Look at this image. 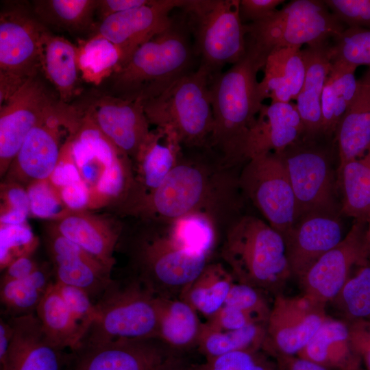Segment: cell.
<instances>
[{
	"instance_id": "6da1fadb",
	"label": "cell",
	"mask_w": 370,
	"mask_h": 370,
	"mask_svg": "<svg viewBox=\"0 0 370 370\" xmlns=\"http://www.w3.org/2000/svg\"><path fill=\"white\" fill-rule=\"evenodd\" d=\"M219 164L184 158L151 193L126 211L145 221L168 224L193 214H204L227 226L241 214L243 195L238 176Z\"/></svg>"
},
{
	"instance_id": "7a4b0ae2",
	"label": "cell",
	"mask_w": 370,
	"mask_h": 370,
	"mask_svg": "<svg viewBox=\"0 0 370 370\" xmlns=\"http://www.w3.org/2000/svg\"><path fill=\"white\" fill-rule=\"evenodd\" d=\"M265 62L247 45L238 62L210 80L213 126L208 147L217 151L219 162L226 168L244 162L246 139L263 104L257 76Z\"/></svg>"
},
{
	"instance_id": "3957f363",
	"label": "cell",
	"mask_w": 370,
	"mask_h": 370,
	"mask_svg": "<svg viewBox=\"0 0 370 370\" xmlns=\"http://www.w3.org/2000/svg\"><path fill=\"white\" fill-rule=\"evenodd\" d=\"M183 20L140 45L108 79L110 95L143 103L190 73L195 49Z\"/></svg>"
},
{
	"instance_id": "277c9868",
	"label": "cell",
	"mask_w": 370,
	"mask_h": 370,
	"mask_svg": "<svg viewBox=\"0 0 370 370\" xmlns=\"http://www.w3.org/2000/svg\"><path fill=\"white\" fill-rule=\"evenodd\" d=\"M221 254L237 282L274 297L292 277L282 236L253 215L241 214L227 227Z\"/></svg>"
},
{
	"instance_id": "5b68a950",
	"label": "cell",
	"mask_w": 370,
	"mask_h": 370,
	"mask_svg": "<svg viewBox=\"0 0 370 370\" xmlns=\"http://www.w3.org/2000/svg\"><path fill=\"white\" fill-rule=\"evenodd\" d=\"M151 223L132 243L135 278L156 296L171 297L174 293L180 297L208 264L209 256L182 245L165 224Z\"/></svg>"
},
{
	"instance_id": "8992f818",
	"label": "cell",
	"mask_w": 370,
	"mask_h": 370,
	"mask_svg": "<svg viewBox=\"0 0 370 370\" xmlns=\"http://www.w3.org/2000/svg\"><path fill=\"white\" fill-rule=\"evenodd\" d=\"M210 80L199 66L156 97L143 102L149 124L172 131L182 145L208 147L213 126Z\"/></svg>"
},
{
	"instance_id": "52a82bcc",
	"label": "cell",
	"mask_w": 370,
	"mask_h": 370,
	"mask_svg": "<svg viewBox=\"0 0 370 370\" xmlns=\"http://www.w3.org/2000/svg\"><path fill=\"white\" fill-rule=\"evenodd\" d=\"M240 0H185L180 8L201 58L199 66L210 79L227 64L238 62L247 50L246 31Z\"/></svg>"
},
{
	"instance_id": "ba28073f",
	"label": "cell",
	"mask_w": 370,
	"mask_h": 370,
	"mask_svg": "<svg viewBox=\"0 0 370 370\" xmlns=\"http://www.w3.org/2000/svg\"><path fill=\"white\" fill-rule=\"evenodd\" d=\"M95 306L97 317L79 347L120 338H158L156 296L137 278L125 283L112 280Z\"/></svg>"
},
{
	"instance_id": "9c48e42d",
	"label": "cell",
	"mask_w": 370,
	"mask_h": 370,
	"mask_svg": "<svg viewBox=\"0 0 370 370\" xmlns=\"http://www.w3.org/2000/svg\"><path fill=\"white\" fill-rule=\"evenodd\" d=\"M245 27L247 44L266 59L280 48L328 42L346 28L319 0L291 1L267 18Z\"/></svg>"
},
{
	"instance_id": "30bf717a",
	"label": "cell",
	"mask_w": 370,
	"mask_h": 370,
	"mask_svg": "<svg viewBox=\"0 0 370 370\" xmlns=\"http://www.w3.org/2000/svg\"><path fill=\"white\" fill-rule=\"evenodd\" d=\"M238 183L244 197L284 237L297 219V209L282 153H268L247 160Z\"/></svg>"
},
{
	"instance_id": "8fae6325",
	"label": "cell",
	"mask_w": 370,
	"mask_h": 370,
	"mask_svg": "<svg viewBox=\"0 0 370 370\" xmlns=\"http://www.w3.org/2000/svg\"><path fill=\"white\" fill-rule=\"evenodd\" d=\"M64 103L42 71L0 104V173L6 174L29 132Z\"/></svg>"
},
{
	"instance_id": "7c38bea8",
	"label": "cell",
	"mask_w": 370,
	"mask_h": 370,
	"mask_svg": "<svg viewBox=\"0 0 370 370\" xmlns=\"http://www.w3.org/2000/svg\"><path fill=\"white\" fill-rule=\"evenodd\" d=\"M82 114L75 105L64 103L54 113L35 126L25 137L6 174L7 181L27 182L48 180L64 143L63 135H72Z\"/></svg>"
},
{
	"instance_id": "4fadbf2b",
	"label": "cell",
	"mask_w": 370,
	"mask_h": 370,
	"mask_svg": "<svg viewBox=\"0 0 370 370\" xmlns=\"http://www.w3.org/2000/svg\"><path fill=\"white\" fill-rule=\"evenodd\" d=\"M47 29L24 2L4 3L0 13V76L24 84L42 71Z\"/></svg>"
},
{
	"instance_id": "5bb4252c",
	"label": "cell",
	"mask_w": 370,
	"mask_h": 370,
	"mask_svg": "<svg viewBox=\"0 0 370 370\" xmlns=\"http://www.w3.org/2000/svg\"><path fill=\"white\" fill-rule=\"evenodd\" d=\"M281 153L295 197L297 219L310 213L338 215L333 174L326 156L303 139Z\"/></svg>"
},
{
	"instance_id": "9a60e30c",
	"label": "cell",
	"mask_w": 370,
	"mask_h": 370,
	"mask_svg": "<svg viewBox=\"0 0 370 370\" xmlns=\"http://www.w3.org/2000/svg\"><path fill=\"white\" fill-rule=\"evenodd\" d=\"M367 224V220H355L343 240L320 257L299 280L305 297L325 307L339 293L352 269L369 262L365 248Z\"/></svg>"
},
{
	"instance_id": "2e32d148",
	"label": "cell",
	"mask_w": 370,
	"mask_h": 370,
	"mask_svg": "<svg viewBox=\"0 0 370 370\" xmlns=\"http://www.w3.org/2000/svg\"><path fill=\"white\" fill-rule=\"evenodd\" d=\"M325 308L304 295L274 297L262 348L278 356L297 354L328 317Z\"/></svg>"
},
{
	"instance_id": "e0dca14e",
	"label": "cell",
	"mask_w": 370,
	"mask_h": 370,
	"mask_svg": "<svg viewBox=\"0 0 370 370\" xmlns=\"http://www.w3.org/2000/svg\"><path fill=\"white\" fill-rule=\"evenodd\" d=\"M132 160L149 132L143 102L95 92L76 106Z\"/></svg>"
},
{
	"instance_id": "ac0fdd59",
	"label": "cell",
	"mask_w": 370,
	"mask_h": 370,
	"mask_svg": "<svg viewBox=\"0 0 370 370\" xmlns=\"http://www.w3.org/2000/svg\"><path fill=\"white\" fill-rule=\"evenodd\" d=\"M158 338L115 339L71 351L72 370H154L174 356Z\"/></svg>"
},
{
	"instance_id": "d6986e66",
	"label": "cell",
	"mask_w": 370,
	"mask_h": 370,
	"mask_svg": "<svg viewBox=\"0 0 370 370\" xmlns=\"http://www.w3.org/2000/svg\"><path fill=\"white\" fill-rule=\"evenodd\" d=\"M184 2L185 0H150L142 6L104 18L95 35L107 39L119 49L121 66L140 45L170 27L173 22L171 12L180 8Z\"/></svg>"
},
{
	"instance_id": "ffe728a7",
	"label": "cell",
	"mask_w": 370,
	"mask_h": 370,
	"mask_svg": "<svg viewBox=\"0 0 370 370\" xmlns=\"http://www.w3.org/2000/svg\"><path fill=\"white\" fill-rule=\"evenodd\" d=\"M343 238L338 215L310 213L298 219L283 237L292 277L299 280L320 257Z\"/></svg>"
},
{
	"instance_id": "44dd1931",
	"label": "cell",
	"mask_w": 370,
	"mask_h": 370,
	"mask_svg": "<svg viewBox=\"0 0 370 370\" xmlns=\"http://www.w3.org/2000/svg\"><path fill=\"white\" fill-rule=\"evenodd\" d=\"M47 247L54 265L55 281L84 290L95 303L112 281V269L52 227Z\"/></svg>"
},
{
	"instance_id": "7402d4cb",
	"label": "cell",
	"mask_w": 370,
	"mask_h": 370,
	"mask_svg": "<svg viewBox=\"0 0 370 370\" xmlns=\"http://www.w3.org/2000/svg\"><path fill=\"white\" fill-rule=\"evenodd\" d=\"M304 136V127L295 103L262 104L246 139L244 163L262 154L282 153Z\"/></svg>"
},
{
	"instance_id": "603a6c76",
	"label": "cell",
	"mask_w": 370,
	"mask_h": 370,
	"mask_svg": "<svg viewBox=\"0 0 370 370\" xmlns=\"http://www.w3.org/2000/svg\"><path fill=\"white\" fill-rule=\"evenodd\" d=\"M9 319L13 336L1 370H61L63 350L50 341L35 313Z\"/></svg>"
},
{
	"instance_id": "cb8c5ba5",
	"label": "cell",
	"mask_w": 370,
	"mask_h": 370,
	"mask_svg": "<svg viewBox=\"0 0 370 370\" xmlns=\"http://www.w3.org/2000/svg\"><path fill=\"white\" fill-rule=\"evenodd\" d=\"M178 137L172 131L156 127L150 132L133 160L136 200L156 189L182 156Z\"/></svg>"
},
{
	"instance_id": "d4e9b609",
	"label": "cell",
	"mask_w": 370,
	"mask_h": 370,
	"mask_svg": "<svg viewBox=\"0 0 370 370\" xmlns=\"http://www.w3.org/2000/svg\"><path fill=\"white\" fill-rule=\"evenodd\" d=\"M52 227L112 269L114 251L121 235L120 226L86 210L70 211Z\"/></svg>"
},
{
	"instance_id": "484cf974",
	"label": "cell",
	"mask_w": 370,
	"mask_h": 370,
	"mask_svg": "<svg viewBox=\"0 0 370 370\" xmlns=\"http://www.w3.org/2000/svg\"><path fill=\"white\" fill-rule=\"evenodd\" d=\"M330 45L328 41L302 49L306 75L295 105L304 127V140H312L321 134V100L331 68Z\"/></svg>"
},
{
	"instance_id": "4316f807",
	"label": "cell",
	"mask_w": 370,
	"mask_h": 370,
	"mask_svg": "<svg viewBox=\"0 0 370 370\" xmlns=\"http://www.w3.org/2000/svg\"><path fill=\"white\" fill-rule=\"evenodd\" d=\"M264 76L259 82L263 101L290 103L295 101L304 84L306 64L302 49L283 47L271 52L263 67Z\"/></svg>"
},
{
	"instance_id": "83f0119b",
	"label": "cell",
	"mask_w": 370,
	"mask_h": 370,
	"mask_svg": "<svg viewBox=\"0 0 370 370\" xmlns=\"http://www.w3.org/2000/svg\"><path fill=\"white\" fill-rule=\"evenodd\" d=\"M340 166L362 156L370 146V68L358 79L356 93L335 132Z\"/></svg>"
},
{
	"instance_id": "f1b7e54d",
	"label": "cell",
	"mask_w": 370,
	"mask_h": 370,
	"mask_svg": "<svg viewBox=\"0 0 370 370\" xmlns=\"http://www.w3.org/2000/svg\"><path fill=\"white\" fill-rule=\"evenodd\" d=\"M41 69L60 101L69 103L79 89L78 47L47 29L42 38Z\"/></svg>"
},
{
	"instance_id": "f546056e",
	"label": "cell",
	"mask_w": 370,
	"mask_h": 370,
	"mask_svg": "<svg viewBox=\"0 0 370 370\" xmlns=\"http://www.w3.org/2000/svg\"><path fill=\"white\" fill-rule=\"evenodd\" d=\"M156 299L158 338L172 349L197 346L203 325L197 312L180 298L156 296Z\"/></svg>"
},
{
	"instance_id": "4dcf8cb0",
	"label": "cell",
	"mask_w": 370,
	"mask_h": 370,
	"mask_svg": "<svg viewBox=\"0 0 370 370\" xmlns=\"http://www.w3.org/2000/svg\"><path fill=\"white\" fill-rule=\"evenodd\" d=\"M50 341L61 350L74 351L84 334L57 291L54 282L49 286L35 312Z\"/></svg>"
},
{
	"instance_id": "1f68e13d",
	"label": "cell",
	"mask_w": 370,
	"mask_h": 370,
	"mask_svg": "<svg viewBox=\"0 0 370 370\" xmlns=\"http://www.w3.org/2000/svg\"><path fill=\"white\" fill-rule=\"evenodd\" d=\"M297 355L325 367L347 364L353 356L358 354L352 345L348 323L327 317Z\"/></svg>"
},
{
	"instance_id": "d6a6232c",
	"label": "cell",
	"mask_w": 370,
	"mask_h": 370,
	"mask_svg": "<svg viewBox=\"0 0 370 370\" xmlns=\"http://www.w3.org/2000/svg\"><path fill=\"white\" fill-rule=\"evenodd\" d=\"M356 69L331 62V68L323 90L321 100V134H335L338 124L353 100L358 88Z\"/></svg>"
},
{
	"instance_id": "836d02e7",
	"label": "cell",
	"mask_w": 370,
	"mask_h": 370,
	"mask_svg": "<svg viewBox=\"0 0 370 370\" xmlns=\"http://www.w3.org/2000/svg\"><path fill=\"white\" fill-rule=\"evenodd\" d=\"M234 278L221 263H208L182 292L180 299L207 318L224 304Z\"/></svg>"
},
{
	"instance_id": "e575fe53",
	"label": "cell",
	"mask_w": 370,
	"mask_h": 370,
	"mask_svg": "<svg viewBox=\"0 0 370 370\" xmlns=\"http://www.w3.org/2000/svg\"><path fill=\"white\" fill-rule=\"evenodd\" d=\"M343 190L341 212L355 220L370 216V146L365 153L339 166Z\"/></svg>"
},
{
	"instance_id": "d590c367",
	"label": "cell",
	"mask_w": 370,
	"mask_h": 370,
	"mask_svg": "<svg viewBox=\"0 0 370 370\" xmlns=\"http://www.w3.org/2000/svg\"><path fill=\"white\" fill-rule=\"evenodd\" d=\"M98 3L97 0H37L33 1L32 9L44 25L79 32L94 26Z\"/></svg>"
},
{
	"instance_id": "8d00e7d4",
	"label": "cell",
	"mask_w": 370,
	"mask_h": 370,
	"mask_svg": "<svg viewBox=\"0 0 370 370\" xmlns=\"http://www.w3.org/2000/svg\"><path fill=\"white\" fill-rule=\"evenodd\" d=\"M266 324L252 323L238 330H214L203 323L197 347L206 359L236 351H257L262 347Z\"/></svg>"
},
{
	"instance_id": "74e56055",
	"label": "cell",
	"mask_w": 370,
	"mask_h": 370,
	"mask_svg": "<svg viewBox=\"0 0 370 370\" xmlns=\"http://www.w3.org/2000/svg\"><path fill=\"white\" fill-rule=\"evenodd\" d=\"M52 282L40 267L26 278L1 282V303L10 317L34 314Z\"/></svg>"
},
{
	"instance_id": "f35d334b",
	"label": "cell",
	"mask_w": 370,
	"mask_h": 370,
	"mask_svg": "<svg viewBox=\"0 0 370 370\" xmlns=\"http://www.w3.org/2000/svg\"><path fill=\"white\" fill-rule=\"evenodd\" d=\"M78 51L81 75L89 82L99 84L110 76L121 62L119 49L97 35L83 41Z\"/></svg>"
},
{
	"instance_id": "ab89813d",
	"label": "cell",
	"mask_w": 370,
	"mask_h": 370,
	"mask_svg": "<svg viewBox=\"0 0 370 370\" xmlns=\"http://www.w3.org/2000/svg\"><path fill=\"white\" fill-rule=\"evenodd\" d=\"M357 268L331 301L347 323L370 321V262Z\"/></svg>"
},
{
	"instance_id": "60d3db41",
	"label": "cell",
	"mask_w": 370,
	"mask_h": 370,
	"mask_svg": "<svg viewBox=\"0 0 370 370\" xmlns=\"http://www.w3.org/2000/svg\"><path fill=\"white\" fill-rule=\"evenodd\" d=\"M165 225L174 239L184 247L208 256L212 252L219 225L210 216L193 214Z\"/></svg>"
},
{
	"instance_id": "b9f144b4",
	"label": "cell",
	"mask_w": 370,
	"mask_h": 370,
	"mask_svg": "<svg viewBox=\"0 0 370 370\" xmlns=\"http://www.w3.org/2000/svg\"><path fill=\"white\" fill-rule=\"evenodd\" d=\"M330 44L331 62H341L357 69L370 68V29L346 27Z\"/></svg>"
},
{
	"instance_id": "7bdbcfd3",
	"label": "cell",
	"mask_w": 370,
	"mask_h": 370,
	"mask_svg": "<svg viewBox=\"0 0 370 370\" xmlns=\"http://www.w3.org/2000/svg\"><path fill=\"white\" fill-rule=\"evenodd\" d=\"M26 190L30 214L35 217L58 221L71 211L64 206L59 191L49 180L32 182L27 185Z\"/></svg>"
},
{
	"instance_id": "ee69618b",
	"label": "cell",
	"mask_w": 370,
	"mask_h": 370,
	"mask_svg": "<svg viewBox=\"0 0 370 370\" xmlns=\"http://www.w3.org/2000/svg\"><path fill=\"white\" fill-rule=\"evenodd\" d=\"M262 293L251 286L234 282L224 305L243 311L257 323L267 324L271 306L269 305Z\"/></svg>"
},
{
	"instance_id": "f6af8a7d",
	"label": "cell",
	"mask_w": 370,
	"mask_h": 370,
	"mask_svg": "<svg viewBox=\"0 0 370 370\" xmlns=\"http://www.w3.org/2000/svg\"><path fill=\"white\" fill-rule=\"evenodd\" d=\"M34 235L27 223L20 225H0L1 267L5 269L13 261L12 253L16 258L28 255L34 245Z\"/></svg>"
},
{
	"instance_id": "bcb514c9",
	"label": "cell",
	"mask_w": 370,
	"mask_h": 370,
	"mask_svg": "<svg viewBox=\"0 0 370 370\" xmlns=\"http://www.w3.org/2000/svg\"><path fill=\"white\" fill-rule=\"evenodd\" d=\"M54 284L68 309L83 328L85 334L97 317L95 303L90 295L80 288L56 281Z\"/></svg>"
},
{
	"instance_id": "7dc6e473",
	"label": "cell",
	"mask_w": 370,
	"mask_h": 370,
	"mask_svg": "<svg viewBox=\"0 0 370 370\" xmlns=\"http://www.w3.org/2000/svg\"><path fill=\"white\" fill-rule=\"evenodd\" d=\"M257 351H236L206 359L192 370H270Z\"/></svg>"
},
{
	"instance_id": "c3c4849f",
	"label": "cell",
	"mask_w": 370,
	"mask_h": 370,
	"mask_svg": "<svg viewBox=\"0 0 370 370\" xmlns=\"http://www.w3.org/2000/svg\"><path fill=\"white\" fill-rule=\"evenodd\" d=\"M324 3L347 27L370 29V0H325Z\"/></svg>"
},
{
	"instance_id": "681fc988",
	"label": "cell",
	"mask_w": 370,
	"mask_h": 370,
	"mask_svg": "<svg viewBox=\"0 0 370 370\" xmlns=\"http://www.w3.org/2000/svg\"><path fill=\"white\" fill-rule=\"evenodd\" d=\"M48 180L58 191L82 180L71 153V136L64 144L58 162Z\"/></svg>"
},
{
	"instance_id": "f907efd6",
	"label": "cell",
	"mask_w": 370,
	"mask_h": 370,
	"mask_svg": "<svg viewBox=\"0 0 370 370\" xmlns=\"http://www.w3.org/2000/svg\"><path fill=\"white\" fill-rule=\"evenodd\" d=\"M204 323L212 330L230 331L257 323L243 311L230 306L223 305L209 317Z\"/></svg>"
},
{
	"instance_id": "816d5d0a",
	"label": "cell",
	"mask_w": 370,
	"mask_h": 370,
	"mask_svg": "<svg viewBox=\"0 0 370 370\" xmlns=\"http://www.w3.org/2000/svg\"><path fill=\"white\" fill-rule=\"evenodd\" d=\"M285 0H240V16L244 23H254L271 16Z\"/></svg>"
},
{
	"instance_id": "f5cc1de1",
	"label": "cell",
	"mask_w": 370,
	"mask_h": 370,
	"mask_svg": "<svg viewBox=\"0 0 370 370\" xmlns=\"http://www.w3.org/2000/svg\"><path fill=\"white\" fill-rule=\"evenodd\" d=\"M1 195L3 199L1 212L19 211L30 214L27 192L21 184L6 181L5 183L1 184Z\"/></svg>"
},
{
	"instance_id": "db71d44e",
	"label": "cell",
	"mask_w": 370,
	"mask_h": 370,
	"mask_svg": "<svg viewBox=\"0 0 370 370\" xmlns=\"http://www.w3.org/2000/svg\"><path fill=\"white\" fill-rule=\"evenodd\" d=\"M60 195L64 206L71 211L88 209L90 201V190L83 180L64 186Z\"/></svg>"
},
{
	"instance_id": "11a10c76",
	"label": "cell",
	"mask_w": 370,
	"mask_h": 370,
	"mask_svg": "<svg viewBox=\"0 0 370 370\" xmlns=\"http://www.w3.org/2000/svg\"><path fill=\"white\" fill-rule=\"evenodd\" d=\"M347 323L352 345L358 354L364 356L367 367L370 370V325L367 321Z\"/></svg>"
},
{
	"instance_id": "9f6ffc18",
	"label": "cell",
	"mask_w": 370,
	"mask_h": 370,
	"mask_svg": "<svg viewBox=\"0 0 370 370\" xmlns=\"http://www.w3.org/2000/svg\"><path fill=\"white\" fill-rule=\"evenodd\" d=\"M37 269H38V265L29 254L20 256L5 268V272L1 282L19 280L26 278Z\"/></svg>"
},
{
	"instance_id": "6f0895ef",
	"label": "cell",
	"mask_w": 370,
	"mask_h": 370,
	"mask_svg": "<svg viewBox=\"0 0 370 370\" xmlns=\"http://www.w3.org/2000/svg\"><path fill=\"white\" fill-rule=\"evenodd\" d=\"M150 0H99L97 11L104 18L118 12L145 5Z\"/></svg>"
},
{
	"instance_id": "680465c9",
	"label": "cell",
	"mask_w": 370,
	"mask_h": 370,
	"mask_svg": "<svg viewBox=\"0 0 370 370\" xmlns=\"http://www.w3.org/2000/svg\"><path fill=\"white\" fill-rule=\"evenodd\" d=\"M284 370H327L325 367L309 360L294 358L293 356H278Z\"/></svg>"
},
{
	"instance_id": "91938a15",
	"label": "cell",
	"mask_w": 370,
	"mask_h": 370,
	"mask_svg": "<svg viewBox=\"0 0 370 370\" xmlns=\"http://www.w3.org/2000/svg\"><path fill=\"white\" fill-rule=\"evenodd\" d=\"M13 336V328L10 319H0V365L7 356Z\"/></svg>"
},
{
	"instance_id": "94428289",
	"label": "cell",
	"mask_w": 370,
	"mask_h": 370,
	"mask_svg": "<svg viewBox=\"0 0 370 370\" xmlns=\"http://www.w3.org/2000/svg\"><path fill=\"white\" fill-rule=\"evenodd\" d=\"M154 370H192L190 367H188L182 362L175 356L171 357L164 363Z\"/></svg>"
},
{
	"instance_id": "6125c7cd",
	"label": "cell",
	"mask_w": 370,
	"mask_h": 370,
	"mask_svg": "<svg viewBox=\"0 0 370 370\" xmlns=\"http://www.w3.org/2000/svg\"><path fill=\"white\" fill-rule=\"evenodd\" d=\"M365 248L367 260L370 262V216L367 219V228L365 234Z\"/></svg>"
},
{
	"instance_id": "be15d7a7",
	"label": "cell",
	"mask_w": 370,
	"mask_h": 370,
	"mask_svg": "<svg viewBox=\"0 0 370 370\" xmlns=\"http://www.w3.org/2000/svg\"><path fill=\"white\" fill-rule=\"evenodd\" d=\"M369 323V324L370 325V321H367Z\"/></svg>"
}]
</instances>
